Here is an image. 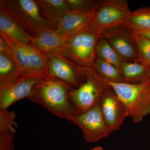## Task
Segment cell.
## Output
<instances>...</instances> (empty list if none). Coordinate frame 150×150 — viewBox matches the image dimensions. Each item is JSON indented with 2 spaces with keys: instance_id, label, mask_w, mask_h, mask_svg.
<instances>
[{
  "instance_id": "obj_1",
  "label": "cell",
  "mask_w": 150,
  "mask_h": 150,
  "mask_svg": "<svg viewBox=\"0 0 150 150\" xmlns=\"http://www.w3.org/2000/svg\"><path fill=\"white\" fill-rule=\"evenodd\" d=\"M71 89L56 79H41L27 99L44 106L54 115L71 122L77 114L70 99Z\"/></svg>"
},
{
  "instance_id": "obj_2",
  "label": "cell",
  "mask_w": 150,
  "mask_h": 150,
  "mask_svg": "<svg viewBox=\"0 0 150 150\" xmlns=\"http://www.w3.org/2000/svg\"><path fill=\"white\" fill-rule=\"evenodd\" d=\"M0 9L32 37L44 30L56 28L43 17L35 1L1 0Z\"/></svg>"
},
{
  "instance_id": "obj_3",
  "label": "cell",
  "mask_w": 150,
  "mask_h": 150,
  "mask_svg": "<svg viewBox=\"0 0 150 150\" xmlns=\"http://www.w3.org/2000/svg\"><path fill=\"white\" fill-rule=\"evenodd\" d=\"M105 81L123 103L133 123H139L150 114V79L137 84Z\"/></svg>"
},
{
  "instance_id": "obj_4",
  "label": "cell",
  "mask_w": 150,
  "mask_h": 150,
  "mask_svg": "<svg viewBox=\"0 0 150 150\" xmlns=\"http://www.w3.org/2000/svg\"><path fill=\"white\" fill-rule=\"evenodd\" d=\"M83 80L71 90L70 100L77 114L83 113L99 103L106 82L93 68L82 67Z\"/></svg>"
},
{
  "instance_id": "obj_5",
  "label": "cell",
  "mask_w": 150,
  "mask_h": 150,
  "mask_svg": "<svg viewBox=\"0 0 150 150\" xmlns=\"http://www.w3.org/2000/svg\"><path fill=\"white\" fill-rule=\"evenodd\" d=\"M131 12L126 0H101L89 29L100 36L106 30L123 26Z\"/></svg>"
},
{
  "instance_id": "obj_6",
  "label": "cell",
  "mask_w": 150,
  "mask_h": 150,
  "mask_svg": "<svg viewBox=\"0 0 150 150\" xmlns=\"http://www.w3.org/2000/svg\"><path fill=\"white\" fill-rule=\"evenodd\" d=\"M100 36L88 29L67 41L57 53L79 67L94 68L97 43Z\"/></svg>"
},
{
  "instance_id": "obj_7",
  "label": "cell",
  "mask_w": 150,
  "mask_h": 150,
  "mask_svg": "<svg viewBox=\"0 0 150 150\" xmlns=\"http://www.w3.org/2000/svg\"><path fill=\"white\" fill-rule=\"evenodd\" d=\"M46 54L49 77L65 83L72 89L77 88L82 82L81 67L57 52Z\"/></svg>"
},
{
  "instance_id": "obj_8",
  "label": "cell",
  "mask_w": 150,
  "mask_h": 150,
  "mask_svg": "<svg viewBox=\"0 0 150 150\" xmlns=\"http://www.w3.org/2000/svg\"><path fill=\"white\" fill-rule=\"evenodd\" d=\"M71 122L80 129L85 140L88 142H98L111 134L105 121L99 103L86 112L77 114Z\"/></svg>"
},
{
  "instance_id": "obj_9",
  "label": "cell",
  "mask_w": 150,
  "mask_h": 150,
  "mask_svg": "<svg viewBox=\"0 0 150 150\" xmlns=\"http://www.w3.org/2000/svg\"><path fill=\"white\" fill-rule=\"evenodd\" d=\"M99 104L105 121L111 133L119 129L125 118L128 117V112L107 83L103 90Z\"/></svg>"
},
{
  "instance_id": "obj_10",
  "label": "cell",
  "mask_w": 150,
  "mask_h": 150,
  "mask_svg": "<svg viewBox=\"0 0 150 150\" xmlns=\"http://www.w3.org/2000/svg\"><path fill=\"white\" fill-rule=\"evenodd\" d=\"M40 79L34 77H20L0 87V110L7 109L16 101L27 98Z\"/></svg>"
},
{
  "instance_id": "obj_11",
  "label": "cell",
  "mask_w": 150,
  "mask_h": 150,
  "mask_svg": "<svg viewBox=\"0 0 150 150\" xmlns=\"http://www.w3.org/2000/svg\"><path fill=\"white\" fill-rule=\"evenodd\" d=\"M110 43L123 62H135L137 51L131 33L123 26L107 29L101 35Z\"/></svg>"
},
{
  "instance_id": "obj_12",
  "label": "cell",
  "mask_w": 150,
  "mask_h": 150,
  "mask_svg": "<svg viewBox=\"0 0 150 150\" xmlns=\"http://www.w3.org/2000/svg\"><path fill=\"white\" fill-rule=\"evenodd\" d=\"M96 9L91 11L71 10L62 18L56 28L69 40L88 30Z\"/></svg>"
},
{
  "instance_id": "obj_13",
  "label": "cell",
  "mask_w": 150,
  "mask_h": 150,
  "mask_svg": "<svg viewBox=\"0 0 150 150\" xmlns=\"http://www.w3.org/2000/svg\"><path fill=\"white\" fill-rule=\"evenodd\" d=\"M68 40L56 28L44 30L33 37L31 44L45 54L59 51Z\"/></svg>"
},
{
  "instance_id": "obj_14",
  "label": "cell",
  "mask_w": 150,
  "mask_h": 150,
  "mask_svg": "<svg viewBox=\"0 0 150 150\" xmlns=\"http://www.w3.org/2000/svg\"><path fill=\"white\" fill-rule=\"evenodd\" d=\"M41 13L47 21L56 27L61 20L71 10L67 0H35Z\"/></svg>"
},
{
  "instance_id": "obj_15",
  "label": "cell",
  "mask_w": 150,
  "mask_h": 150,
  "mask_svg": "<svg viewBox=\"0 0 150 150\" xmlns=\"http://www.w3.org/2000/svg\"><path fill=\"white\" fill-rule=\"evenodd\" d=\"M8 43L10 48L11 56L18 67L20 77H34L29 58L25 48V44L19 43L11 38L0 33Z\"/></svg>"
},
{
  "instance_id": "obj_16",
  "label": "cell",
  "mask_w": 150,
  "mask_h": 150,
  "mask_svg": "<svg viewBox=\"0 0 150 150\" xmlns=\"http://www.w3.org/2000/svg\"><path fill=\"white\" fill-rule=\"evenodd\" d=\"M120 72L126 83H142L150 79V67L137 62H123Z\"/></svg>"
},
{
  "instance_id": "obj_17",
  "label": "cell",
  "mask_w": 150,
  "mask_h": 150,
  "mask_svg": "<svg viewBox=\"0 0 150 150\" xmlns=\"http://www.w3.org/2000/svg\"><path fill=\"white\" fill-rule=\"evenodd\" d=\"M0 33L25 44H31L33 38L1 9H0Z\"/></svg>"
},
{
  "instance_id": "obj_18",
  "label": "cell",
  "mask_w": 150,
  "mask_h": 150,
  "mask_svg": "<svg viewBox=\"0 0 150 150\" xmlns=\"http://www.w3.org/2000/svg\"><path fill=\"white\" fill-rule=\"evenodd\" d=\"M25 48L33 72L35 77H49L46 54L31 44H25Z\"/></svg>"
},
{
  "instance_id": "obj_19",
  "label": "cell",
  "mask_w": 150,
  "mask_h": 150,
  "mask_svg": "<svg viewBox=\"0 0 150 150\" xmlns=\"http://www.w3.org/2000/svg\"><path fill=\"white\" fill-rule=\"evenodd\" d=\"M20 76L19 70L11 56L0 53V87L9 83Z\"/></svg>"
},
{
  "instance_id": "obj_20",
  "label": "cell",
  "mask_w": 150,
  "mask_h": 150,
  "mask_svg": "<svg viewBox=\"0 0 150 150\" xmlns=\"http://www.w3.org/2000/svg\"><path fill=\"white\" fill-rule=\"evenodd\" d=\"M123 26L132 30L150 29V7H143L131 11Z\"/></svg>"
},
{
  "instance_id": "obj_21",
  "label": "cell",
  "mask_w": 150,
  "mask_h": 150,
  "mask_svg": "<svg viewBox=\"0 0 150 150\" xmlns=\"http://www.w3.org/2000/svg\"><path fill=\"white\" fill-rule=\"evenodd\" d=\"M96 57L104 62L109 63L120 71L123 61L105 38L100 36L97 43Z\"/></svg>"
},
{
  "instance_id": "obj_22",
  "label": "cell",
  "mask_w": 150,
  "mask_h": 150,
  "mask_svg": "<svg viewBox=\"0 0 150 150\" xmlns=\"http://www.w3.org/2000/svg\"><path fill=\"white\" fill-rule=\"evenodd\" d=\"M129 30L137 48V57L135 62L150 67V38Z\"/></svg>"
},
{
  "instance_id": "obj_23",
  "label": "cell",
  "mask_w": 150,
  "mask_h": 150,
  "mask_svg": "<svg viewBox=\"0 0 150 150\" xmlns=\"http://www.w3.org/2000/svg\"><path fill=\"white\" fill-rule=\"evenodd\" d=\"M94 69L105 80L113 83L123 82L120 71L115 66L96 57Z\"/></svg>"
},
{
  "instance_id": "obj_24",
  "label": "cell",
  "mask_w": 150,
  "mask_h": 150,
  "mask_svg": "<svg viewBox=\"0 0 150 150\" xmlns=\"http://www.w3.org/2000/svg\"><path fill=\"white\" fill-rule=\"evenodd\" d=\"M16 114L7 109L0 110V133L9 132L16 133V128L17 125L15 121Z\"/></svg>"
},
{
  "instance_id": "obj_25",
  "label": "cell",
  "mask_w": 150,
  "mask_h": 150,
  "mask_svg": "<svg viewBox=\"0 0 150 150\" xmlns=\"http://www.w3.org/2000/svg\"><path fill=\"white\" fill-rule=\"evenodd\" d=\"M71 10L91 11L96 9L100 1L96 0H67Z\"/></svg>"
},
{
  "instance_id": "obj_26",
  "label": "cell",
  "mask_w": 150,
  "mask_h": 150,
  "mask_svg": "<svg viewBox=\"0 0 150 150\" xmlns=\"http://www.w3.org/2000/svg\"><path fill=\"white\" fill-rule=\"evenodd\" d=\"M13 133L11 132L0 133V150H14Z\"/></svg>"
},
{
  "instance_id": "obj_27",
  "label": "cell",
  "mask_w": 150,
  "mask_h": 150,
  "mask_svg": "<svg viewBox=\"0 0 150 150\" xmlns=\"http://www.w3.org/2000/svg\"><path fill=\"white\" fill-rule=\"evenodd\" d=\"M0 53L11 56V50L8 43L1 35H0Z\"/></svg>"
},
{
  "instance_id": "obj_28",
  "label": "cell",
  "mask_w": 150,
  "mask_h": 150,
  "mask_svg": "<svg viewBox=\"0 0 150 150\" xmlns=\"http://www.w3.org/2000/svg\"><path fill=\"white\" fill-rule=\"evenodd\" d=\"M129 30V29H128ZM133 32L136 33H139V34H142L147 37L150 38V29L148 30H130Z\"/></svg>"
},
{
  "instance_id": "obj_29",
  "label": "cell",
  "mask_w": 150,
  "mask_h": 150,
  "mask_svg": "<svg viewBox=\"0 0 150 150\" xmlns=\"http://www.w3.org/2000/svg\"><path fill=\"white\" fill-rule=\"evenodd\" d=\"M90 150H105L102 147H101V146H97L96 147H94L93 148V149H91Z\"/></svg>"
}]
</instances>
